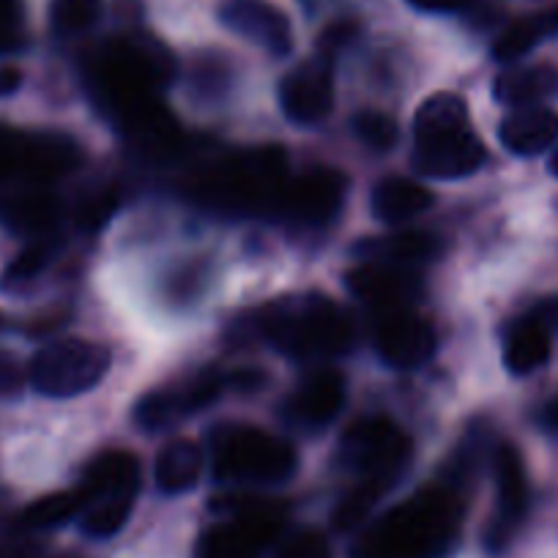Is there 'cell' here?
I'll use <instances>...</instances> for the list:
<instances>
[{"label": "cell", "instance_id": "obj_1", "mask_svg": "<svg viewBox=\"0 0 558 558\" xmlns=\"http://www.w3.org/2000/svg\"><path fill=\"white\" fill-rule=\"evenodd\" d=\"M460 498L425 487L364 531L353 558H447L460 534Z\"/></svg>", "mask_w": 558, "mask_h": 558}, {"label": "cell", "instance_id": "obj_2", "mask_svg": "<svg viewBox=\"0 0 558 558\" xmlns=\"http://www.w3.org/2000/svg\"><path fill=\"white\" fill-rule=\"evenodd\" d=\"M485 143L471 132L469 107L454 94L425 99L413 118V168L433 179H465L485 165Z\"/></svg>", "mask_w": 558, "mask_h": 558}, {"label": "cell", "instance_id": "obj_3", "mask_svg": "<svg viewBox=\"0 0 558 558\" xmlns=\"http://www.w3.org/2000/svg\"><path fill=\"white\" fill-rule=\"evenodd\" d=\"M255 335L296 359H326L353 342V326L331 299L310 293L302 299L268 304L252 320Z\"/></svg>", "mask_w": 558, "mask_h": 558}, {"label": "cell", "instance_id": "obj_4", "mask_svg": "<svg viewBox=\"0 0 558 558\" xmlns=\"http://www.w3.org/2000/svg\"><path fill=\"white\" fill-rule=\"evenodd\" d=\"M170 58L151 41L116 39L96 58L94 77L105 101L126 126L159 107L154 94L170 77Z\"/></svg>", "mask_w": 558, "mask_h": 558}, {"label": "cell", "instance_id": "obj_5", "mask_svg": "<svg viewBox=\"0 0 558 558\" xmlns=\"http://www.w3.org/2000/svg\"><path fill=\"white\" fill-rule=\"evenodd\" d=\"M288 181V157L282 148L268 146L257 151H244L217 165L197 192L211 206L235 208V211H257L277 208L279 192Z\"/></svg>", "mask_w": 558, "mask_h": 558}, {"label": "cell", "instance_id": "obj_6", "mask_svg": "<svg viewBox=\"0 0 558 558\" xmlns=\"http://www.w3.org/2000/svg\"><path fill=\"white\" fill-rule=\"evenodd\" d=\"M214 471L225 482H286L296 471V449L250 425H222L211 436Z\"/></svg>", "mask_w": 558, "mask_h": 558}, {"label": "cell", "instance_id": "obj_7", "mask_svg": "<svg viewBox=\"0 0 558 558\" xmlns=\"http://www.w3.org/2000/svg\"><path fill=\"white\" fill-rule=\"evenodd\" d=\"M110 369V351L90 340H61L45 345L28 367L36 391L47 397H74L90 391Z\"/></svg>", "mask_w": 558, "mask_h": 558}, {"label": "cell", "instance_id": "obj_8", "mask_svg": "<svg viewBox=\"0 0 558 558\" xmlns=\"http://www.w3.org/2000/svg\"><path fill=\"white\" fill-rule=\"evenodd\" d=\"M228 507L230 518L203 534L197 558H260L282 529V509L250 496Z\"/></svg>", "mask_w": 558, "mask_h": 558}, {"label": "cell", "instance_id": "obj_9", "mask_svg": "<svg viewBox=\"0 0 558 558\" xmlns=\"http://www.w3.org/2000/svg\"><path fill=\"white\" fill-rule=\"evenodd\" d=\"M411 441L386 416L359 418L340 441V460L362 476H380L395 482L405 465Z\"/></svg>", "mask_w": 558, "mask_h": 558}, {"label": "cell", "instance_id": "obj_10", "mask_svg": "<svg viewBox=\"0 0 558 558\" xmlns=\"http://www.w3.org/2000/svg\"><path fill=\"white\" fill-rule=\"evenodd\" d=\"M228 386L230 375L219 373L214 367L201 369L197 375L186 378L184 384L165 386V389H157L143 397L137 408H134V422L143 430H165V427L175 425V422H181L190 413H197L206 405H211Z\"/></svg>", "mask_w": 558, "mask_h": 558}, {"label": "cell", "instance_id": "obj_11", "mask_svg": "<svg viewBox=\"0 0 558 558\" xmlns=\"http://www.w3.org/2000/svg\"><path fill=\"white\" fill-rule=\"evenodd\" d=\"M279 105H282V112L299 126H313V123L329 118L331 107H335L331 58L320 52V56L291 69L279 83Z\"/></svg>", "mask_w": 558, "mask_h": 558}, {"label": "cell", "instance_id": "obj_12", "mask_svg": "<svg viewBox=\"0 0 558 558\" xmlns=\"http://www.w3.org/2000/svg\"><path fill=\"white\" fill-rule=\"evenodd\" d=\"M375 348L380 359L397 369L422 367L436 351L433 326L408 307L384 310L375 326Z\"/></svg>", "mask_w": 558, "mask_h": 558}, {"label": "cell", "instance_id": "obj_13", "mask_svg": "<svg viewBox=\"0 0 558 558\" xmlns=\"http://www.w3.org/2000/svg\"><path fill=\"white\" fill-rule=\"evenodd\" d=\"M496 518L487 529L490 550H501L529 512V476L523 458L512 444H501L496 449Z\"/></svg>", "mask_w": 558, "mask_h": 558}, {"label": "cell", "instance_id": "obj_14", "mask_svg": "<svg viewBox=\"0 0 558 558\" xmlns=\"http://www.w3.org/2000/svg\"><path fill=\"white\" fill-rule=\"evenodd\" d=\"M345 197V179L337 170H310L288 179L274 211L302 225H324L340 211Z\"/></svg>", "mask_w": 558, "mask_h": 558}, {"label": "cell", "instance_id": "obj_15", "mask_svg": "<svg viewBox=\"0 0 558 558\" xmlns=\"http://www.w3.org/2000/svg\"><path fill=\"white\" fill-rule=\"evenodd\" d=\"M219 20L225 23V28L244 36L246 41L263 47L271 56L282 58L291 52V20L268 0H225L222 9H219Z\"/></svg>", "mask_w": 558, "mask_h": 558}, {"label": "cell", "instance_id": "obj_16", "mask_svg": "<svg viewBox=\"0 0 558 558\" xmlns=\"http://www.w3.org/2000/svg\"><path fill=\"white\" fill-rule=\"evenodd\" d=\"M345 405V380L335 369H318L310 375L288 400V416L299 427H324Z\"/></svg>", "mask_w": 558, "mask_h": 558}, {"label": "cell", "instance_id": "obj_17", "mask_svg": "<svg viewBox=\"0 0 558 558\" xmlns=\"http://www.w3.org/2000/svg\"><path fill=\"white\" fill-rule=\"evenodd\" d=\"M345 286L353 296L384 313V310L405 307V302L416 291V279L395 263L391 266L389 263H364V266L348 271Z\"/></svg>", "mask_w": 558, "mask_h": 558}, {"label": "cell", "instance_id": "obj_18", "mask_svg": "<svg viewBox=\"0 0 558 558\" xmlns=\"http://www.w3.org/2000/svg\"><path fill=\"white\" fill-rule=\"evenodd\" d=\"M504 148L518 157H536L558 143V112L545 105L514 107L498 126Z\"/></svg>", "mask_w": 558, "mask_h": 558}, {"label": "cell", "instance_id": "obj_19", "mask_svg": "<svg viewBox=\"0 0 558 558\" xmlns=\"http://www.w3.org/2000/svg\"><path fill=\"white\" fill-rule=\"evenodd\" d=\"M85 504L101 496H121V493L140 490V463L129 452H105L94 458L85 469L83 482H80Z\"/></svg>", "mask_w": 558, "mask_h": 558}, {"label": "cell", "instance_id": "obj_20", "mask_svg": "<svg viewBox=\"0 0 558 558\" xmlns=\"http://www.w3.org/2000/svg\"><path fill=\"white\" fill-rule=\"evenodd\" d=\"M496 101L509 107L542 105L558 99V69L553 66H514L496 77L493 85Z\"/></svg>", "mask_w": 558, "mask_h": 558}, {"label": "cell", "instance_id": "obj_21", "mask_svg": "<svg viewBox=\"0 0 558 558\" xmlns=\"http://www.w3.org/2000/svg\"><path fill=\"white\" fill-rule=\"evenodd\" d=\"M433 206V192L411 179H384L373 190L369 208L384 225H402Z\"/></svg>", "mask_w": 558, "mask_h": 558}, {"label": "cell", "instance_id": "obj_22", "mask_svg": "<svg viewBox=\"0 0 558 558\" xmlns=\"http://www.w3.org/2000/svg\"><path fill=\"white\" fill-rule=\"evenodd\" d=\"M553 36H558V3L509 25V28L498 36L496 45H493V58L504 63L520 61V58L529 56L534 47L553 39Z\"/></svg>", "mask_w": 558, "mask_h": 558}, {"label": "cell", "instance_id": "obj_23", "mask_svg": "<svg viewBox=\"0 0 558 558\" xmlns=\"http://www.w3.org/2000/svg\"><path fill=\"white\" fill-rule=\"evenodd\" d=\"M203 474V452L190 438H175L157 458V485L162 493L179 496L192 490Z\"/></svg>", "mask_w": 558, "mask_h": 558}, {"label": "cell", "instance_id": "obj_24", "mask_svg": "<svg viewBox=\"0 0 558 558\" xmlns=\"http://www.w3.org/2000/svg\"><path fill=\"white\" fill-rule=\"evenodd\" d=\"M80 151L74 143L58 134H28L25 146V175L31 181H52L77 168Z\"/></svg>", "mask_w": 558, "mask_h": 558}, {"label": "cell", "instance_id": "obj_25", "mask_svg": "<svg viewBox=\"0 0 558 558\" xmlns=\"http://www.w3.org/2000/svg\"><path fill=\"white\" fill-rule=\"evenodd\" d=\"M61 217L58 201L47 192H14L0 197V222L17 233H45Z\"/></svg>", "mask_w": 558, "mask_h": 558}, {"label": "cell", "instance_id": "obj_26", "mask_svg": "<svg viewBox=\"0 0 558 558\" xmlns=\"http://www.w3.org/2000/svg\"><path fill=\"white\" fill-rule=\"evenodd\" d=\"M550 331L534 318H525L509 331L507 345H504V364L509 373L529 375L534 369L545 367L550 359Z\"/></svg>", "mask_w": 558, "mask_h": 558}, {"label": "cell", "instance_id": "obj_27", "mask_svg": "<svg viewBox=\"0 0 558 558\" xmlns=\"http://www.w3.org/2000/svg\"><path fill=\"white\" fill-rule=\"evenodd\" d=\"M362 252L367 257H380L391 263H425L441 255V241L430 233H397L386 235L380 241H367L362 244Z\"/></svg>", "mask_w": 558, "mask_h": 558}, {"label": "cell", "instance_id": "obj_28", "mask_svg": "<svg viewBox=\"0 0 558 558\" xmlns=\"http://www.w3.org/2000/svg\"><path fill=\"white\" fill-rule=\"evenodd\" d=\"M391 487V480H380V476H362L353 490L345 493L340 504H337L335 514H331V525L337 531H353L359 523L367 520V514L373 512L375 504L380 501L386 490Z\"/></svg>", "mask_w": 558, "mask_h": 558}, {"label": "cell", "instance_id": "obj_29", "mask_svg": "<svg viewBox=\"0 0 558 558\" xmlns=\"http://www.w3.org/2000/svg\"><path fill=\"white\" fill-rule=\"evenodd\" d=\"M85 509V496L80 487L63 493H50V496L39 498L31 507H25V512L20 514V523L25 529H52V525H61L66 520H72L74 514H83Z\"/></svg>", "mask_w": 558, "mask_h": 558}, {"label": "cell", "instance_id": "obj_30", "mask_svg": "<svg viewBox=\"0 0 558 558\" xmlns=\"http://www.w3.org/2000/svg\"><path fill=\"white\" fill-rule=\"evenodd\" d=\"M134 498L137 496L123 493V496H101L85 504L83 509L85 534L96 536V539H105V536L118 534L121 525L129 520V514H132Z\"/></svg>", "mask_w": 558, "mask_h": 558}, {"label": "cell", "instance_id": "obj_31", "mask_svg": "<svg viewBox=\"0 0 558 558\" xmlns=\"http://www.w3.org/2000/svg\"><path fill=\"white\" fill-rule=\"evenodd\" d=\"M101 17V0H52L50 23L58 34L72 36L88 31Z\"/></svg>", "mask_w": 558, "mask_h": 558}, {"label": "cell", "instance_id": "obj_32", "mask_svg": "<svg viewBox=\"0 0 558 558\" xmlns=\"http://www.w3.org/2000/svg\"><path fill=\"white\" fill-rule=\"evenodd\" d=\"M353 132L373 151H389L397 143V121L386 112L364 110L353 118Z\"/></svg>", "mask_w": 558, "mask_h": 558}, {"label": "cell", "instance_id": "obj_33", "mask_svg": "<svg viewBox=\"0 0 558 558\" xmlns=\"http://www.w3.org/2000/svg\"><path fill=\"white\" fill-rule=\"evenodd\" d=\"M47 260H50V250L45 244H34L28 250L20 252L9 268L3 271V286L7 288H20V286H28L31 279L39 277L45 271Z\"/></svg>", "mask_w": 558, "mask_h": 558}, {"label": "cell", "instance_id": "obj_34", "mask_svg": "<svg viewBox=\"0 0 558 558\" xmlns=\"http://www.w3.org/2000/svg\"><path fill=\"white\" fill-rule=\"evenodd\" d=\"M25 146H28V134L0 129V181L25 175Z\"/></svg>", "mask_w": 558, "mask_h": 558}, {"label": "cell", "instance_id": "obj_35", "mask_svg": "<svg viewBox=\"0 0 558 558\" xmlns=\"http://www.w3.org/2000/svg\"><path fill=\"white\" fill-rule=\"evenodd\" d=\"M277 558H331V545L320 531H302L282 545Z\"/></svg>", "mask_w": 558, "mask_h": 558}, {"label": "cell", "instance_id": "obj_36", "mask_svg": "<svg viewBox=\"0 0 558 558\" xmlns=\"http://www.w3.org/2000/svg\"><path fill=\"white\" fill-rule=\"evenodd\" d=\"M23 45L17 0H0V56H9Z\"/></svg>", "mask_w": 558, "mask_h": 558}, {"label": "cell", "instance_id": "obj_37", "mask_svg": "<svg viewBox=\"0 0 558 558\" xmlns=\"http://www.w3.org/2000/svg\"><path fill=\"white\" fill-rule=\"evenodd\" d=\"M25 373L12 353L0 351V400H12L23 391Z\"/></svg>", "mask_w": 558, "mask_h": 558}, {"label": "cell", "instance_id": "obj_38", "mask_svg": "<svg viewBox=\"0 0 558 558\" xmlns=\"http://www.w3.org/2000/svg\"><path fill=\"white\" fill-rule=\"evenodd\" d=\"M356 34H359V25L353 23V20H337V23H331L329 28L320 34V52L331 58L337 50L351 45V41L356 39Z\"/></svg>", "mask_w": 558, "mask_h": 558}, {"label": "cell", "instance_id": "obj_39", "mask_svg": "<svg viewBox=\"0 0 558 558\" xmlns=\"http://www.w3.org/2000/svg\"><path fill=\"white\" fill-rule=\"evenodd\" d=\"M413 9L418 12H430V14H452L460 12L471 3V0H408Z\"/></svg>", "mask_w": 558, "mask_h": 558}, {"label": "cell", "instance_id": "obj_40", "mask_svg": "<svg viewBox=\"0 0 558 558\" xmlns=\"http://www.w3.org/2000/svg\"><path fill=\"white\" fill-rule=\"evenodd\" d=\"M531 318L539 320L547 331H558V296L545 299V302L534 310V315H531Z\"/></svg>", "mask_w": 558, "mask_h": 558}, {"label": "cell", "instance_id": "obj_41", "mask_svg": "<svg viewBox=\"0 0 558 558\" xmlns=\"http://www.w3.org/2000/svg\"><path fill=\"white\" fill-rule=\"evenodd\" d=\"M23 85V72L17 66H0V99L17 94Z\"/></svg>", "mask_w": 558, "mask_h": 558}, {"label": "cell", "instance_id": "obj_42", "mask_svg": "<svg viewBox=\"0 0 558 558\" xmlns=\"http://www.w3.org/2000/svg\"><path fill=\"white\" fill-rule=\"evenodd\" d=\"M539 422L547 427V430H556L558 433V397H556V400L547 402L545 408H542Z\"/></svg>", "mask_w": 558, "mask_h": 558}, {"label": "cell", "instance_id": "obj_43", "mask_svg": "<svg viewBox=\"0 0 558 558\" xmlns=\"http://www.w3.org/2000/svg\"><path fill=\"white\" fill-rule=\"evenodd\" d=\"M550 173L558 179V148H556V154H553V159H550Z\"/></svg>", "mask_w": 558, "mask_h": 558}]
</instances>
